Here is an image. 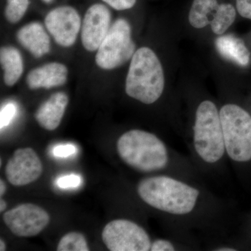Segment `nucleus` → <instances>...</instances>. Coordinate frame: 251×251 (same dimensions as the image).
I'll list each match as a JSON object with an SVG mask.
<instances>
[{
	"label": "nucleus",
	"mask_w": 251,
	"mask_h": 251,
	"mask_svg": "<svg viewBox=\"0 0 251 251\" xmlns=\"http://www.w3.org/2000/svg\"><path fill=\"white\" fill-rule=\"evenodd\" d=\"M68 103L69 98L64 92L52 94L36 112V122L44 129L55 130L62 122Z\"/></svg>",
	"instance_id": "4468645a"
},
{
	"label": "nucleus",
	"mask_w": 251,
	"mask_h": 251,
	"mask_svg": "<svg viewBox=\"0 0 251 251\" xmlns=\"http://www.w3.org/2000/svg\"><path fill=\"white\" fill-rule=\"evenodd\" d=\"M135 50L129 23L120 18L112 24L99 46L96 54V63L105 70L116 69L132 58Z\"/></svg>",
	"instance_id": "423d86ee"
},
{
	"label": "nucleus",
	"mask_w": 251,
	"mask_h": 251,
	"mask_svg": "<svg viewBox=\"0 0 251 251\" xmlns=\"http://www.w3.org/2000/svg\"><path fill=\"white\" fill-rule=\"evenodd\" d=\"M237 12L233 5L219 4L218 0H194L189 15L190 24L196 29L210 25L216 35H223L235 21Z\"/></svg>",
	"instance_id": "6e6552de"
},
{
	"label": "nucleus",
	"mask_w": 251,
	"mask_h": 251,
	"mask_svg": "<svg viewBox=\"0 0 251 251\" xmlns=\"http://www.w3.org/2000/svg\"><path fill=\"white\" fill-rule=\"evenodd\" d=\"M44 2L47 3V4H49V3L52 2L53 0H42Z\"/></svg>",
	"instance_id": "c756f323"
},
{
	"label": "nucleus",
	"mask_w": 251,
	"mask_h": 251,
	"mask_svg": "<svg viewBox=\"0 0 251 251\" xmlns=\"http://www.w3.org/2000/svg\"><path fill=\"white\" fill-rule=\"evenodd\" d=\"M17 38L20 44L36 58L49 53L50 50V39L41 23L34 22L23 26L18 31Z\"/></svg>",
	"instance_id": "2eb2a0df"
},
{
	"label": "nucleus",
	"mask_w": 251,
	"mask_h": 251,
	"mask_svg": "<svg viewBox=\"0 0 251 251\" xmlns=\"http://www.w3.org/2000/svg\"><path fill=\"white\" fill-rule=\"evenodd\" d=\"M68 69L58 62L46 64L36 68L28 74L27 84L31 90L59 87L67 82Z\"/></svg>",
	"instance_id": "ddd939ff"
},
{
	"label": "nucleus",
	"mask_w": 251,
	"mask_h": 251,
	"mask_svg": "<svg viewBox=\"0 0 251 251\" xmlns=\"http://www.w3.org/2000/svg\"><path fill=\"white\" fill-rule=\"evenodd\" d=\"M0 62L4 70V80L6 85H14L22 76L24 65L21 54L16 48L2 47L0 51Z\"/></svg>",
	"instance_id": "f3484780"
},
{
	"label": "nucleus",
	"mask_w": 251,
	"mask_h": 251,
	"mask_svg": "<svg viewBox=\"0 0 251 251\" xmlns=\"http://www.w3.org/2000/svg\"><path fill=\"white\" fill-rule=\"evenodd\" d=\"M45 24L57 44L62 47H71L76 41L80 30V15L72 6H59L47 14Z\"/></svg>",
	"instance_id": "9d476101"
},
{
	"label": "nucleus",
	"mask_w": 251,
	"mask_h": 251,
	"mask_svg": "<svg viewBox=\"0 0 251 251\" xmlns=\"http://www.w3.org/2000/svg\"><path fill=\"white\" fill-rule=\"evenodd\" d=\"M138 193L149 205L175 215L191 213L200 195L196 188L166 176L142 180L138 186Z\"/></svg>",
	"instance_id": "f257e3e1"
},
{
	"label": "nucleus",
	"mask_w": 251,
	"mask_h": 251,
	"mask_svg": "<svg viewBox=\"0 0 251 251\" xmlns=\"http://www.w3.org/2000/svg\"><path fill=\"white\" fill-rule=\"evenodd\" d=\"M216 48L224 58L238 65L247 67L250 62L251 54L242 39L234 35L220 36L215 41Z\"/></svg>",
	"instance_id": "dca6fc26"
},
{
	"label": "nucleus",
	"mask_w": 251,
	"mask_h": 251,
	"mask_svg": "<svg viewBox=\"0 0 251 251\" xmlns=\"http://www.w3.org/2000/svg\"><path fill=\"white\" fill-rule=\"evenodd\" d=\"M219 251H236L235 249H229V248H221V249H219Z\"/></svg>",
	"instance_id": "c85d7f7f"
},
{
	"label": "nucleus",
	"mask_w": 251,
	"mask_h": 251,
	"mask_svg": "<svg viewBox=\"0 0 251 251\" xmlns=\"http://www.w3.org/2000/svg\"><path fill=\"white\" fill-rule=\"evenodd\" d=\"M77 152V148L72 144L60 145L56 146L52 150L54 156L57 158H67Z\"/></svg>",
	"instance_id": "4be33fe9"
},
{
	"label": "nucleus",
	"mask_w": 251,
	"mask_h": 251,
	"mask_svg": "<svg viewBox=\"0 0 251 251\" xmlns=\"http://www.w3.org/2000/svg\"><path fill=\"white\" fill-rule=\"evenodd\" d=\"M193 131L195 148L203 161L214 163L221 160L226 147L220 112L213 102L204 100L200 104Z\"/></svg>",
	"instance_id": "20e7f679"
},
{
	"label": "nucleus",
	"mask_w": 251,
	"mask_h": 251,
	"mask_svg": "<svg viewBox=\"0 0 251 251\" xmlns=\"http://www.w3.org/2000/svg\"><path fill=\"white\" fill-rule=\"evenodd\" d=\"M42 173V162L30 148L16 150L5 168L6 179L15 186L31 184L39 179Z\"/></svg>",
	"instance_id": "9b49d317"
},
{
	"label": "nucleus",
	"mask_w": 251,
	"mask_h": 251,
	"mask_svg": "<svg viewBox=\"0 0 251 251\" xmlns=\"http://www.w3.org/2000/svg\"><path fill=\"white\" fill-rule=\"evenodd\" d=\"M17 108L14 103H8L4 105L0 112V128L1 130L11 123L16 115Z\"/></svg>",
	"instance_id": "aec40b11"
},
{
	"label": "nucleus",
	"mask_w": 251,
	"mask_h": 251,
	"mask_svg": "<svg viewBox=\"0 0 251 251\" xmlns=\"http://www.w3.org/2000/svg\"><path fill=\"white\" fill-rule=\"evenodd\" d=\"M82 177L77 175H64L57 180V186L63 189L79 187L82 184Z\"/></svg>",
	"instance_id": "412c9836"
},
{
	"label": "nucleus",
	"mask_w": 251,
	"mask_h": 251,
	"mask_svg": "<svg viewBox=\"0 0 251 251\" xmlns=\"http://www.w3.org/2000/svg\"><path fill=\"white\" fill-rule=\"evenodd\" d=\"M6 184L2 179L0 180V196L2 197L4 196L5 192H6Z\"/></svg>",
	"instance_id": "a878e982"
},
{
	"label": "nucleus",
	"mask_w": 251,
	"mask_h": 251,
	"mask_svg": "<svg viewBox=\"0 0 251 251\" xmlns=\"http://www.w3.org/2000/svg\"><path fill=\"white\" fill-rule=\"evenodd\" d=\"M110 10L105 5L94 4L87 9L81 29L82 44L87 50H98L110 29Z\"/></svg>",
	"instance_id": "f8f14e48"
},
{
	"label": "nucleus",
	"mask_w": 251,
	"mask_h": 251,
	"mask_svg": "<svg viewBox=\"0 0 251 251\" xmlns=\"http://www.w3.org/2000/svg\"><path fill=\"white\" fill-rule=\"evenodd\" d=\"M119 156L138 171L150 173L166 168L168 154L166 145L156 135L142 130H130L119 138Z\"/></svg>",
	"instance_id": "7ed1b4c3"
},
{
	"label": "nucleus",
	"mask_w": 251,
	"mask_h": 251,
	"mask_svg": "<svg viewBox=\"0 0 251 251\" xmlns=\"http://www.w3.org/2000/svg\"><path fill=\"white\" fill-rule=\"evenodd\" d=\"M3 220L8 228L19 237H31L41 233L49 224V214L40 206L27 203L6 211Z\"/></svg>",
	"instance_id": "1a4fd4ad"
},
{
	"label": "nucleus",
	"mask_w": 251,
	"mask_h": 251,
	"mask_svg": "<svg viewBox=\"0 0 251 251\" xmlns=\"http://www.w3.org/2000/svg\"><path fill=\"white\" fill-rule=\"evenodd\" d=\"M226 151L231 159H251V116L235 104H226L220 110Z\"/></svg>",
	"instance_id": "39448f33"
},
{
	"label": "nucleus",
	"mask_w": 251,
	"mask_h": 251,
	"mask_svg": "<svg viewBox=\"0 0 251 251\" xmlns=\"http://www.w3.org/2000/svg\"><path fill=\"white\" fill-rule=\"evenodd\" d=\"M163 67L156 53L150 48H140L131 58L126 79V93L145 104H151L164 90Z\"/></svg>",
	"instance_id": "f03ea898"
},
{
	"label": "nucleus",
	"mask_w": 251,
	"mask_h": 251,
	"mask_svg": "<svg viewBox=\"0 0 251 251\" xmlns=\"http://www.w3.org/2000/svg\"><path fill=\"white\" fill-rule=\"evenodd\" d=\"M5 250H6V244H5L4 241L1 239L0 240V251H4Z\"/></svg>",
	"instance_id": "cd10ccee"
},
{
	"label": "nucleus",
	"mask_w": 251,
	"mask_h": 251,
	"mask_svg": "<svg viewBox=\"0 0 251 251\" xmlns=\"http://www.w3.org/2000/svg\"><path fill=\"white\" fill-rule=\"evenodd\" d=\"M29 4V0H7L5 16L11 23L19 22L25 14Z\"/></svg>",
	"instance_id": "6ab92c4d"
},
{
	"label": "nucleus",
	"mask_w": 251,
	"mask_h": 251,
	"mask_svg": "<svg viewBox=\"0 0 251 251\" xmlns=\"http://www.w3.org/2000/svg\"><path fill=\"white\" fill-rule=\"evenodd\" d=\"M236 6L242 17L251 20V0H236Z\"/></svg>",
	"instance_id": "b1692460"
},
{
	"label": "nucleus",
	"mask_w": 251,
	"mask_h": 251,
	"mask_svg": "<svg viewBox=\"0 0 251 251\" xmlns=\"http://www.w3.org/2000/svg\"><path fill=\"white\" fill-rule=\"evenodd\" d=\"M102 239L110 251H148L151 246L146 231L126 219L108 223L102 232Z\"/></svg>",
	"instance_id": "0eeeda50"
},
{
	"label": "nucleus",
	"mask_w": 251,
	"mask_h": 251,
	"mask_svg": "<svg viewBox=\"0 0 251 251\" xmlns=\"http://www.w3.org/2000/svg\"><path fill=\"white\" fill-rule=\"evenodd\" d=\"M175 247L171 242L164 239H158L154 242L151 243V251H175Z\"/></svg>",
	"instance_id": "393cba45"
},
{
	"label": "nucleus",
	"mask_w": 251,
	"mask_h": 251,
	"mask_svg": "<svg viewBox=\"0 0 251 251\" xmlns=\"http://www.w3.org/2000/svg\"><path fill=\"white\" fill-rule=\"evenodd\" d=\"M6 206H7V204L2 198H1V200H0V211H1V213L6 209Z\"/></svg>",
	"instance_id": "bb28decb"
},
{
	"label": "nucleus",
	"mask_w": 251,
	"mask_h": 251,
	"mask_svg": "<svg viewBox=\"0 0 251 251\" xmlns=\"http://www.w3.org/2000/svg\"><path fill=\"white\" fill-rule=\"evenodd\" d=\"M110 7L117 11H124L131 9L134 6L137 0H102Z\"/></svg>",
	"instance_id": "5701e85b"
},
{
	"label": "nucleus",
	"mask_w": 251,
	"mask_h": 251,
	"mask_svg": "<svg viewBox=\"0 0 251 251\" xmlns=\"http://www.w3.org/2000/svg\"><path fill=\"white\" fill-rule=\"evenodd\" d=\"M57 250L58 251H89L85 236L77 232H69L63 236L59 242Z\"/></svg>",
	"instance_id": "a211bd4d"
}]
</instances>
